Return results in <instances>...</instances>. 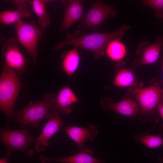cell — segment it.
<instances>
[{
  "label": "cell",
  "mask_w": 163,
  "mask_h": 163,
  "mask_svg": "<svg viewBox=\"0 0 163 163\" xmlns=\"http://www.w3.org/2000/svg\"><path fill=\"white\" fill-rule=\"evenodd\" d=\"M130 28L124 25L113 32H95L82 35L69 33L63 41L56 43L53 50H58L66 45L73 46L90 51L94 54L95 60L100 59L104 55V51L109 43L115 40H120L124 32Z\"/></svg>",
  "instance_id": "1"
},
{
  "label": "cell",
  "mask_w": 163,
  "mask_h": 163,
  "mask_svg": "<svg viewBox=\"0 0 163 163\" xmlns=\"http://www.w3.org/2000/svg\"><path fill=\"white\" fill-rule=\"evenodd\" d=\"M19 76L15 70L5 65L3 66L0 77V110L6 117L8 127L15 117V104L23 86Z\"/></svg>",
  "instance_id": "2"
},
{
  "label": "cell",
  "mask_w": 163,
  "mask_h": 163,
  "mask_svg": "<svg viewBox=\"0 0 163 163\" xmlns=\"http://www.w3.org/2000/svg\"><path fill=\"white\" fill-rule=\"evenodd\" d=\"M162 83L161 80L154 79L149 86L141 88L137 86L133 89V95L140 107L139 112L145 120L154 123L159 121L157 106L163 100Z\"/></svg>",
  "instance_id": "3"
},
{
  "label": "cell",
  "mask_w": 163,
  "mask_h": 163,
  "mask_svg": "<svg viewBox=\"0 0 163 163\" xmlns=\"http://www.w3.org/2000/svg\"><path fill=\"white\" fill-rule=\"evenodd\" d=\"M56 97L54 93H47L43 100L30 102L24 107L17 111L16 120L22 128L28 126L36 127L40 121L49 118L51 113L50 110Z\"/></svg>",
  "instance_id": "4"
},
{
  "label": "cell",
  "mask_w": 163,
  "mask_h": 163,
  "mask_svg": "<svg viewBox=\"0 0 163 163\" xmlns=\"http://www.w3.org/2000/svg\"><path fill=\"white\" fill-rule=\"evenodd\" d=\"M117 14V9L113 6L108 5L102 1H96L83 15L81 23L74 34L84 35L89 30L99 32L105 21L109 18L113 17Z\"/></svg>",
  "instance_id": "5"
},
{
  "label": "cell",
  "mask_w": 163,
  "mask_h": 163,
  "mask_svg": "<svg viewBox=\"0 0 163 163\" xmlns=\"http://www.w3.org/2000/svg\"><path fill=\"white\" fill-rule=\"evenodd\" d=\"M0 139L6 149L5 156L8 157L14 152L20 151L27 158L32 157L35 153L33 149H29V145L35 142L29 130L26 127L22 130H11L0 128Z\"/></svg>",
  "instance_id": "6"
},
{
  "label": "cell",
  "mask_w": 163,
  "mask_h": 163,
  "mask_svg": "<svg viewBox=\"0 0 163 163\" xmlns=\"http://www.w3.org/2000/svg\"><path fill=\"white\" fill-rule=\"evenodd\" d=\"M19 43L27 51L33 62H37V48L42 32L33 21L27 22L21 20L14 24Z\"/></svg>",
  "instance_id": "7"
},
{
  "label": "cell",
  "mask_w": 163,
  "mask_h": 163,
  "mask_svg": "<svg viewBox=\"0 0 163 163\" xmlns=\"http://www.w3.org/2000/svg\"><path fill=\"white\" fill-rule=\"evenodd\" d=\"M0 43L2 46V55L5 65L15 70L20 76L25 71L26 62L19 49L17 38L11 37L7 39L2 36Z\"/></svg>",
  "instance_id": "8"
},
{
  "label": "cell",
  "mask_w": 163,
  "mask_h": 163,
  "mask_svg": "<svg viewBox=\"0 0 163 163\" xmlns=\"http://www.w3.org/2000/svg\"><path fill=\"white\" fill-rule=\"evenodd\" d=\"M163 47V37L160 35L157 36L155 42L152 44L147 41L142 42L136 50V53L141 57L135 59L133 66L136 68L144 65L155 62L158 60Z\"/></svg>",
  "instance_id": "9"
},
{
  "label": "cell",
  "mask_w": 163,
  "mask_h": 163,
  "mask_svg": "<svg viewBox=\"0 0 163 163\" xmlns=\"http://www.w3.org/2000/svg\"><path fill=\"white\" fill-rule=\"evenodd\" d=\"M48 119L41 133L35 142L34 149L37 152H43L49 145L50 139L64 126L60 113L58 112L53 111Z\"/></svg>",
  "instance_id": "10"
},
{
  "label": "cell",
  "mask_w": 163,
  "mask_h": 163,
  "mask_svg": "<svg viewBox=\"0 0 163 163\" xmlns=\"http://www.w3.org/2000/svg\"><path fill=\"white\" fill-rule=\"evenodd\" d=\"M101 104L103 110L109 109L115 112L130 117L136 115L139 111L137 103L129 99L114 102L110 98L102 97L101 98Z\"/></svg>",
  "instance_id": "11"
},
{
  "label": "cell",
  "mask_w": 163,
  "mask_h": 163,
  "mask_svg": "<svg viewBox=\"0 0 163 163\" xmlns=\"http://www.w3.org/2000/svg\"><path fill=\"white\" fill-rule=\"evenodd\" d=\"M65 14L60 25L61 30H68L83 16L84 6L83 2L80 0H63Z\"/></svg>",
  "instance_id": "12"
},
{
  "label": "cell",
  "mask_w": 163,
  "mask_h": 163,
  "mask_svg": "<svg viewBox=\"0 0 163 163\" xmlns=\"http://www.w3.org/2000/svg\"><path fill=\"white\" fill-rule=\"evenodd\" d=\"M13 2L17 7L16 10H5L0 12V22L4 24H15L22 20L23 18H29L31 15L28 7L30 1L14 0Z\"/></svg>",
  "instance_id": "13"
},
{
  "label": "cell",
  "mask_w": 163,
  "mask_h": 163,
  "mask_svg": "<svg viewBox=\"0 0 163 163\" xmlns=\"http://www.w3.org/2000/svg\"><path fill=\"white\" fill-rule=\"evenodd\" d=\"M65 131L81 150L84 149V144L86 141L93 140L98 133L97 128L91 124L85 128L68 126L65 128Z\"/></svg>",
  "instance_id": "14"
},
{
  "label": "cell",
  "mask_w": 163,
  "mask_h": 163,
  "mask_svg": "<svg viewBox=\"0 0 163 163\" xmlns=\"http://www.w3.org/2000/svg\"><path fill=\"white\" fill-rule=\"evenodd\" d=\"M40 160L42 163L59 162L61 163H102L103 161L94 157L92 150L86 148L74 155L64 157L52 158L42 155Z\"/></svg>",
  "instance_id": "15"
},
{
  "label": "cell",
  "mask_w": 163,
  "mask_h": 163,
  "mask_svg": "<svg viewBox=\"0 0 163 163\" xmlns=\"http://www.w3.org/2000/svg\"><path fill=\"white\" fill-rule=\"evenodd\" d=\"M79 100L74 93L67 85L60 91L52 108L53 111L63 114H68L72 110L71 105Z\"/></svg>",
  "instance_id": "16"
},
{
  "label": "cell",
  "mask_w": 163,
  "mask_h": 163,
  "mask_svg": "<svg viewBox=\"0 0 163 163\" xmlns=\"http://www.w3.org/2000/svg\"><path fill=\"white\" fill-rule=\"evenodd\" d=\"M62 70L70 78L78 69L80 56L77 48H73L64 53L61 56Z\"/></svg>",
  "instance_id": "17"
},
{
  "label": "cell",
  "mask_w": 163,
  "mask_h": 163,
  "mask_svg": "<svg viewBox=\"0 0 163 163\" xmlns=\"http://www.w3.org/2000/svg\"><path fill=\"white\" fill-rule=\"evenodd\" d=\"M50 1L48 0H33L30 2L34 11L38 18V23L42 28H46L50 24V17L46 11L45 4Z\"/></svg>",
  "instance_id": "18"
},
{
  "label": "cell",
  "mask_w": 163,
  "mask_h": 163,
  "mask_svg": "<svg viewBox=\"0 0 163 163\" xmlns=\"http://www.w3.org/2000/svg\"><path fill=\"white\" fill-rule=\"evenodd\" d=\"M105 51L110 59L114 61H118L123 59L125 56L126 48L124 44L120 40H115L109 43Z\"/></svg>",
  "instance_id": "19"
},
{
  "label": "cell",
  "mask_w": 163,
  "mask_h": 163,
  "mask_svg": "<svg viewBox=\"0 0 163 163\" xmlns=\"http://www.w3.org/2000/svg\"><path fill=\"white\" fill-rule=\"evenodd\" d=\"M136 83V80L133 72L131 70L123 69L120 70L114 78L113 83L117 86H133Z\"/></svg>",
  "instance_id": "20"
},
{
  "label": "cell",
  "mask_w": 163,
  "mask_h": 163,
  "mask_svg": "<svg viewBox=\"0 0 163 163\" xmlns=\"http://www.w3.org/2000/svg\"><path fill=\"white\" fill-rule=\"evenodd\" d=\"M136 142H140L150 148L158 147L163 145V138L158 135H150L149 133H141L134 136L133 138Z\"/></svg>",
  "instance_id": "21"
},
{
  "label": "cell",
  "mask_w": 163,
  "mask_h": 163,
  "mask_svg": "<svg viewBox=\"0 0 163 163\" xmlns=\"http://www.w3.org/2000/svg\"><path fill=\"white\" fill-rule=\"evenodd\" d=\"M142 3L144 5L154 9L157 18H163V0H144Z\"/></svg>",
  "instance_id": "22"
},
{
  "label": "cell",
  "mask_w": 163,
  "mask_h": 163,
  "mask_svg": "<svg viewBox=\"0 0 163 163\" xmlns=\"http://www.w3.org/2000/svg\"><path fill=\"white\" fill-rule=\"evenodd\" d=\"M157 110L161 117L163 119V100L160 101L157 106ZM163 126V123L162 126Z\"/></svg>",
  "instance_id": "23"
},
{
  "label": "cell",
  "mask_w": 163,
  "mask_h": 163,
  "mask_svg": "<svg viewBox=\"0 0 163 163\" xmlns=\"http://www.w3.org/2000/svg\"><path fill=\"white\" fill-rule=\"evenodd\" d=\"M8 157L5 156L0 159V163H8Z\"/></svg>",
  "instance_id": "24"
},
{
  "label": "cell",
  "mask_w": 163,
  "mask_h": 163,
  "mask_svg": "<svg viewBox=\"0 0 163 163\" xmlns=\"http://www.w3.org/2000/svg\"><path fill=\"white\" fill-rule=\"evenodd\" d=\"M161 68H162V72L163 74V54L162 56V60H161Z\"/></svg>",
  "instance_id": "25"
},
{
  "label": "cell",
  "mask_w": 163,
  "mask_h": 163,
  "mask_svg": "<svg viewBox=\"0 0 163 163\" xmlns=\"http://www.w3.org/2000/svg\"><path fill=\"white\" fill-rule=\"evenodd\" d=\"M159 160H160V161L161 163H163V159H162V158H161L159 159Z\"/></svg>",
  "instance_id": "26"
}]
</instances>
